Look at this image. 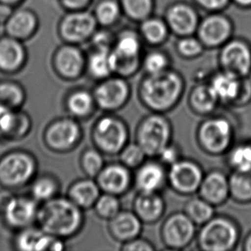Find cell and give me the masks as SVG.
<instances>
[{
    "label": "cell",
    "mask_w": 251,
    "mask_h": 251,
    "mask_svg": "<svg viewBox=\"0 0 251 251\" xmlns=\"http://www.w3.org/2000/svg\"><path fill=\"white\" fill-rule=\"evenodd\" d=\"M185 87L183 75L169 69L156 74H146L137 86V97L149 112L167 114L179 105Z\"/></svg>",
    "instance_id": "6da1fadb"
},
{
    "label": "cell",
    "mask_w": 251,
    "mask_h": 251,
    "mask_svg": "<svg viewBox=\"0 0 251 251\" xmlns=\"http://www.w3.org/2000/svg\"><path fill=\"white\" fill-rule=\"evenodd\" d=\"M84 212L66 196L59 195L40 204L36 226L48 234L66 241L82 232L86 223Z\"/></svg>",
    "instance_id": "7a4b0ae2"
},
{
    "label": "cell",
    "mask_w": 251,
    "mask_h": 251,
    "mask_svg": "<svg viewBox=\"0 0 251 251\" xmlns=\"http://www.w3.org/2000/svg\"><path fill=\"white\" fill-rule=\"evenodd\" d=\"M90 139L92 145L105 156H118L130 142L129 126L116 113L104 112L93 124Z\"/></svg>",
    "instance_id": "3957f363"
},
{
    "label": "cell",
    "mask_w": 251,
    "mask_h": 251,
    "mask_svg": "<svg viewBox=\"0 0 251 251\" xmlns=\"http://www.w3.org/2000/svg\"><path fill=\"white\" fill-rule=\"evenodd\" d=\"M39 163L34 153L11 150L0 157V188L16 191L28 187L37 176Z\"/></svg>",
    "instance_id": "277c9868"
},
{
    "label": "cell",
    "mask_w": 251,
    "mask_h": 251,
    "mask_svg": "<svg viewBox=\"0 0 251 251\" xmlns=\"http://www.w3.org/2000/svg\"><path fill=\"white\" fill-rule=\"evenodd\" d=\"M173 141V123L166 114L150 112L136 126L135 142L142 147L149 158H156Z\"/></svg>",
    "instance_id": "5b68a950"
},
{
    "label": "cell",
    "mask_w": 251,
    "mask_h": 251,
    "mask_svg": "<svg viewBox=\"0 0 251 251\" xmlns=\"http://www.w3.org/2000/svg\"><path fill=\"white\" fill-rule=\"evenodd\" d=\"M84 138V130L78 120L70 116L52 119L45 127L42 140L51 153L66 154L78 148Z\"/></svg>",
    "instance_id": "8992f818"
},
{
    "label": "cell",
    "mask_w": 251,
    "mask_h": 251,
    "mask_svg": "<svg viewBox=\"0 0 251 251\" xmlns=\"http://www.w3.org/2000/svg\"><path fill=\"white\" fill-rule=\"evenodd\" d=\"M92 91L98 110L110 113L125 108L132 96V87L128 79L117 75L99 81Z\"/></svg>",
    "instance_id": "52a82bcc"
},
{
    "label": "cell",
    "mask_w": 251,
    "mask_h": 251,
    "mask_svg": "<svg viewBox=\"0 0 251 251\" xmlns=\"http://www.w3.org/2000/svg\"><path fill=\"white\" fill-rule=\"evenodd\" d=\"M160 237L166 250L182 251L189 247L197 237V225L183 211H175L164 219Z\"/></svg>",
    "instance_id": "ba28073f"
},
{
    "label": "cell",
    "mask_w": 251,
    "mask_h": 251,
    "mask_svg": "<svg viewBox=\"0 0 251 251\" xmlns=\"http://www.w3.org/2000/svg\"><path fill=\"white\" fill-rule=\"evenodd\" d=\"M201 226L196 239L198 248L202 251H228L238 239L237 228L226 218L213 217Z\"/></svg>",
    "instance_id": "9c48e42d"
},
{
    "label": "cell",
    "mask_w": 251,
    "mask_h": 251,
    "mask_svg": "<svg viewBox=\"0 0 251 251\" xmlns=\"http://www.w3.org/2000/svg\"><path fill=\"white\" fill-rule=\"evenodd\" d=\"M203 172L197 161L183 158L167 171V185L174 193L191 197L199 190L203 179Z\"/></svg>",
    "instance_id": "30bf717a"
},
{
    "label": "cell",
    "mask_w": 251,
    "mask_h": 251,
    "mask_svg": "<svg viewBox=\"0 0 251 251\" xmlns=\"http://www.w3.org/2000/svg\"><path fill=\"white\" fill-rule=\"evenodd\" d=\"M40 203L30 195L12 194L0 214L7 227L13 231L36 225Z\"/></svg>",
    "instance_id": "8fae6325"
},
{
    "label": "cell",
    "mask_w": 251,
    "mask_h": 251,
    "mask_svg": "<svg viewBox=\"0 0 251 251\" xmlns=\"http://www.w3.org/2000/svg\"><path fill=\"white\" fill-rule=\"evenodd\" d=\"M95 180L103 193L122 197L134 188V171L119 160L112 161L105 164Z\"/></svg>",
    "instance_id": "7c38bea8"
},
{
    "label": "cell",
    "mask_w": 251,
    "mask_h": 251,
    "mask_svg": "<svg viewBox=\"0 0 251 251\" xmlns=\"http://www.w3.org/2000/svg\"><path fill=\"white\" fill-rule=\"evenodd\" d=\"M231 136V126L226 119H207L197 129V142L201 148L214 154L226 150Z\"/></svg>",
    "instance_id": "4fadbf2b"
},
{
    "label": "cell",
    "mask_w": 251,
    "mask_h": 251,
    "mask_svg": "<svg viewBox=\"0 0 251 251\" xmlns=\"http://www.w3.org/2000/svg\"><path fill=\"white\" fill-rule=\"evenodd\" d=\"M65 242L48 234L34 225L17 231L13 246L21 251H63L66 249Z\"/></svg>",
    "instance_id": "5bb4252c"
},
{
    "label": "cell",
    "mask_w": 251,
    "mask_h": 251,
    "mask_svg": "<svg viewBox=\"0 0 251 251\" xmlns=\"http://www.w3.org/2000/svg\"><path fill=\"white\" fill-rule=\"evenodd\" d=\"M168 167L157 158H148L134 171V188L137 192L162 193L167 185Z\"/></svg>",
    "instance_id": "9a60e30c"
},
{
    "label": "cell",
    "mask_w": 251,
    "mask_h": 251,
    "mask_svg": "<svg viewBox=\"0 0 251 251\" xmlns=\"http://www.w3.org/2000/svg\"><path fill=\"white\" fill-rule=\"evenodd\" d=\"M220 62L225 72L238 77L248 75L251 70V49L246 42L235 39L222 46Z\"/></svg>",
    "instance_id": "2e32d148"
},
{
    "label": "cell",
    "mask_w": 251,
    "mask_h": 251,
    "mask_svg": "<svg viewBox=\"0 0 251 251\" xmlns=\"http://www.w3.org/2000/svg\"><path fill=\"white\" fill-rule=\"evenodd\" d=\"M33 121L24 110H12L0 105V141L13 143L27 137Z\"/></svg>",
    "instance_id": "e0dca14e"
},
{
    "label": "cell",
    "mask_w": 251,
    "mask_h": 251,
    "mask_svg": "<svg viewBox=\"0 0 251 251\" xmlns=\"http://www.w3.org/2000/svg\"><path fill=\"white\" fill-rule=\"evenodd\" d=\"M63 105L67 115L81 123L92 119L98 110L92 89L85 87L70 89L65 95Z\"/></svg>",
    "instance_id": "ac0fdd59"
},
{
    "label": "cell",
    "mask_w": 251,
    "mask_h": 251,
    "mask_svg": "<svg viewBox=\"0 0 251 251\" xmlns=\"http://www.w3.org/2000/svg\"><path fill=\"white\" fill-rule=\"evenodd\" d=\"M53 68L56 75L63 81L75 82L84 74L87 63L78 49L73 47H64L55 54Z\"/></svg>",
    "instance_id": "d6986e66"
},
{
    "label": "cell",
    "mask_w": 251,
    "mask_h": 251,
    "mask_svg": "<svg viewBox=\"0 0 251 251\" xmlns=\"http://www.w3.org/2000/svg\"><path fill=\"white\" fill-rule=\"evenodd\" d=\"M132 210L143 224H156L166 214L167 201L160 192H137L133 199Z\"/></svg>",
    "instance_id": "ffe728a7"
},
{
    "label": "cell",
    "mask_w": 251,
    "mask_h": 251,
    "mask_svg": "<svg viewBox=\"0 0 251 251\" xmlns=\"http://www.w3.org/2000/svg\"><path fill=\"white\" fill-rule=\"evenodd\" d=\"M143 225L132 209H122L107 221V231L112 239L122 245L141 236Z\"/></svg>",
    "instance_id": "44dd1931"
},
{
    "label": "cell",
    "mask_w": 251,
    "mask_h": 251,
    "mask_svg": "<svg viewBox=\"0 0 251 251\" xmlns=\"http://www.w3.org/2000/svg\"><path fill=\"white\" fill-rule=\"evenodd\" d=\"M231 21L221 14H214L206 17L199 27L200 40L211 48L221 47L231 40L232 35Z\"/></svg>",
    "instance_id": "7402d4cb"
},
{
    "label": "cell",
    "mask_w": 251,
    "mask_h": 251,
    "mask_svg": "<svg viewBox=\"0 0 251 251\" xmlns=\"http://www.w3.org/2000/svg\"><path fill=\"white\" fill-rule=\"evenodd\" d=\"M27 62V52L22 41L9 35L0 38V72L13 75L20 72Z\"/></svg>",
    "instance_id": "603a6c76"
},
{
    "label": "cell",
    "mask_w": 251,
    "mask_h": 251,
    "mask_svg": "<svg viewBox=\"0 0 251 251\" xmlns=\"http://www.w3.org/2000/svg\"><path fill=\"white\" fill-rule=\"evenodd\" d=\"M95 178H77L69 185L66 197L83 211L93 209L96 201L101 194Z\"/></svg>",
    "instance_id": "cb8c5ba5"
},
{
    "label": "cell",
    "mask_w": 251,
    "mask_h": 251,
    "mask_svg": "<svg viewBox=\"0 0 251 251\" xmlns=\"http://www.w3.org/2000/svg\"><path fill=\"white\" fill-rule=\"evenodd\" d=\"M229 191V181L223 173L218 171H213L205 175L198 190L200 197L212 205L224 202Z\"/></svg>",
    "instance_id": "d4e9b609"
},
{
    "label": "cell",
    "mask_w": 251,
    "mask_h": 251,
    "mask_svg": "<svg viewBox=\"0 0 251 251\" xmlns=\"http://www.w3.org/2000/svg\"><path fill=\"white\" fill-rule=\"evenodd\" d=\"M95 27V20L86 12L74 13L65 17L62 24V34L71 41H80L90 35Z\"/></svg>",
    "instance_id": "484cf974"
},
{
    "label": "cell",
    "mask_w": 251,
    "mask_h": 251,
    "mask_svg": "<svg viewBox=\"0 0 251 251\" xmlns=\"http://www.w3.org/2000/svg\"><path fill=\"white\" fill-rule=\"evenodd\" d=\"M3 26L6 35L23 41L30 37L35 31L37 20L30 10H14Z\"/></svg>",
    "instance_id": "4316f807"
},
{
    "label": "cell",
    "mask_w": 251,
    "mask_h": 251,
    "mask_svg": "<svg viewBox=\"0 0 251 251\" xmlns=\"http://www.w3.org/2000/svg\"><path fill=\"white\" fill-rule=\"evenodd\" d=\"M28 187L29 195L40 204L59 196L62 189L58 176L49 172L38 173Z\"/></svg>",
    "instance_id": "83f0119b"
},
{
    "label": "cell",
    "mask_w": 251,
    "mask_h": 251,
    "mask_svg": "<svg viewBox=\"0 0 251 251\" xmlns=\"http://www.w3.org/2000/svg\"><path fill=\"white\" fill-rule=\"evenodd\" d=\"M219 99L210 85H196L188 95V105L192 112L199 115H206L213 112Z\"/></svg>",
    "instance_id": "f1b7e54d"
},
{
    "label": "cell",
    "mask_w": 251,
    "mask_h": 251,
    "mask_svg": "<svg viewBox=\"0 0 251 251\" xmlns=\"http://www.w3.org/2000/svg\"><path fill=\"white\" fill-rule=\"evenodd\" d=\"M168 21L171 27L181 34H191L197 28V14L185 4L174 5L168 13Z\"/></svg>",
    "instance_id": "f546056e"
},
{
    "label": "cell",
    "mask_w": 251,
    "mask_h": 251,
    "mask_svg": "<svg viewBox=\"0 0 251 251\" xmlns=\"http://www.w3.org/2000/svg\"><path fill=\"white\" fill-rule=\"evenodd\" d=\"M27 100L24 86L13 80H0V105L20 110Z\"/></svg>",
    "instance_id": "4dcf8cb0"
},
{
    "label": "cell",
    "mask_w": 251,
    "mask_h": 251,
    "mask_svg": "<svg viewBox=\"0 0 251 251\" xmlns=\"http://www.w3.org/2000/svg\"><path fill=\"white\" fill-rule=\"evenodd\" d=\"M209 85L219 100L225 101L233 100L238 95L240 87L238 76L225 71L214 75Z\"/></svg>",
    "instance_id": "1f68e13d"
},
{
    "label": "cell",
    "mask_w": 251,
    "mask_h": 251,
    "mask_svg": "<svg viewBox=\"0 0 251 251\" xmlns=\"http://www.w3.org/2000/svg\"><path fill=\"white\" fill-rule=\"evenodd\" d=\"M214 205L202 197H192L183 205V211L197 226H202L214 217Z\"/></svg>",
    "instance_id": "d6a6232c"
},
{
    "label": "cell",
    "mask_w": 251,
    "mask_h": 251,
    "mask_svg": "<svg viewBox=\"0 0 251 251\" xmlns=\"http://www.w3.org/2000/svg\"><path fill=\"white\" fill-rule=\"evenodd\" d=\"M106 164L105 155L92 145L82 150L79 157V166L85 176L95 178Z\"/></svg>",
    "instance_id": "836d02e7"
},
{
    "label": "cell",
    "mask_w": 251,
    "mask_h": 251,
    "mask_svg": "<svg viewBox=\"0 0 251 251\" xmlns=\"http://www.w3.org/2000/svg\"><path fill=\"white\" fill-rule=\"evenodd\" d=\"M87 69L92 78L97 82L112 75L111 51L109 50H98L88 59Z\"/></svg>",
    "instance_id": "e575fe53"
},
{
    "label": "cell",
    "mask_w": 251,
    "mask_h": 251,
    "mask_svg": "<svg viewBox=\"0 0 251 251\" xmlns=\"http://www.w3.org/2000/svg\"><path fill=\"white\" fill-rule=\"evenodd\" d=\"M122 202L120 197L112 194H100L95 202L93 210L95 215L103 221H108L115 217L122 210Z\"/></svg>",
    "instance_id": "d590c367"
},
{
    "label": "cell",
    "mask_w": 251,
    "mask_h": 251,
    "mask_svg": "<svg viewBox=\"0 0 251 251\" xmlns=\"http://www.w3.org/2000/svg\"><path fill=\"white\" fill-rule=\"evenodd\" d=\"M229 186L232 196L238 200L251 199V170L236 171L229 179Z\"/></svg>",
    "instance_id": "8d00e7d4"
},
{
    "label": "cell",
    "mask_w": 251,
    "mask_h": 251,
    "mask_svg": "<svg viewBox=\"0 0 251 251\" xmlns=\"http://www.w3.org/2000/svg\"><path fill=\"white\" fill-rule=\"evenodd\" d=\"M119 160L132 171L137 169L149 158L136 142H129L119 153Z\"/></svg>",
    "instance_id": "74e56055"
},
{
    "label": "cell",
    "mask_w": 251,
    "mask_h": 251,
    "mask_svg": "<svg viewBox=\"0 0 251 251\" xmlns=\"http://www.w3.org/2000/svg\"><path fill=\"white\" fill-rule=\"evenodd\" d=\"M230 163L236 171H251V145H240L235 148L230 155Z\"/></svg>",
    "instance_id": "f35d334b"
},
{
    "label": "cell",
    "mask_w": 251,
    "mask_h": 251,
    "mask_svg": "<svg viewBox=\"0 0 251 251\" xmlns=\"http://www.w3.org/2000/svg\"><path fill=\"white\" fill-rule=\"evenodd\" d=\"M114 51L126 58H139V41L132 34H125L119 39Z\"/></svg>",
    "instance_id": "ab89813d"
},
{
    "label": "cell",
    "mask_w": 251,
    "mask_h": 251,
    "mask_svg": "<svg viewBox=\"0 0 251 251\" xmlns=\"http://www.w3.org/2000/svg\"><path fill=\"white\" fill-rule=\"evenodd\" d=\"M142 30L148 41L152 43H159L167 35V28L161 21L150 19L143 24Z\"/></svg>",
    "instance_id": "60d3db41"
},
{
    "label": "cell",
    "mask_w": 251,
    "mask_h": 251,
    "mask_svg": "<svg viewBox=\"0 0 251 251\" xmlns=\"http://www.w3.org/2000/svg\"><path fill=\"white\" fill-rule=\"evenodd\" d=\"M168 65L169 60L167 56L159 51L151 52L147 56L143 62V67L146 74H156L165 72L167 70H169Z\"/></svg>",
    "instance_id": "b9f144b4"
},
{
    "label": "cell",
    "mask_w": 251,
    "mask_h": 251,
    "mask_svg": "<svg viewBox=\"0 0 251 251\" xmlns=\"http://www.w3.org/2000/svg\"><path fill=\"white\" fill-rule=\"evenodd\" d=\"M123 3L126 12L136 19L147 17L152 9V0H123Z\"/></svg>",
    "instance_id": "7bdbcfd3"
},
{
    "label": "cell",
    "mask_w": 251,
    "mask_h": 251,
    "mask_svg": "<svg viewBox=\"0 0 251 251\" xmlns=\"http://www.w3.org/2000/svg\"><path fill=\"white\" fill-rule=\"evenodd\" d=\"M183 155V150L181 146L178 143L173 141L160 151L156 158L166 167H169L182 160Z\"/></svg>",
    "instance_id": "ee69618b"
},
{
    "label": "cell",
    "mask_w": 251,
    "mask_h": 251,
    "mask_svg": "<svg viewBox=\"0 0 251 251\" xmlns=\"http://www.w3.org/2000/svg\"><path fill=\"white\" fill-rule=\"evenodd\" d=\"M119 6L113 1H105L97 8V17L103 24H112L119 15Z\"/></svg>",
    "instance_id": "f6af8a7d"
},
{
    "label": "cell",
    "mask_w": 251,
    "mask_h": 251,
    "mask_svg": "<svg viewBox=\"0 0 251 251\" xmlns=\"http://www.w3.org/2000/svg\"><path fill=\"white\" fill-rule=\"evenodd\" d=\"M202 44L194 38H185L178 43V51L180 54L185 58H194L201 54L202 51Z\"/></svg>",
    "instance_id": "bcb514c9"
},
{
    "label": "cell",
    "mask_w": 251,
    "mask_h": 251,
    "mask_svg": "<svg viewBox=\"0 0 251 251\" xmlns=\"http://www.w3.org/2000/svg\"><path fill=\"white\" fill-rule=\"evenodd\" d=\"M155 250L156 248L153 243L148 238H143L142 235L120 246V251H154Z\"/></svg>",
    "instance_id": "7dc6e473"
},
{
    "label": "cell",
    "mask_w": 251,
    "mask_h": 251,
    "mask_svg": "<svg viewBox=\"0 0 251 251\" xmlns=\"http://www.w3.org/2000/svg\"><path fill=\"white\" fill-rule=\"evenodd\" d=\"M201 6L209 10H221L228 6L231 0H197Z\"/></svg>",
    "instance_id": "c3c4849f"
},
{
    "label": "cell",
    "mask_w": 251,
    "mask_h": 251,
    "mask_svg": "<svg viewBox=\"0 0 251 251\" xmlns=\"http://www.w3.org/2000/svg\"><path fill=\"white\" fill-rule=\"evenodd\" d=\"M95 44L98 50H109V44L111 42V38L107 33L100 32L96 34L94 39Z\"/></svg>",
    "instance_id": "681fc988"
},
{
    "label": "cell",
    "mask_w": 251,
    "mask_h": 251,
    "mask_svg": "<svg viewBox=\"0 0 251 251\" xmlns=\"http://www.w3.org/2000/svg\"><path fill=\"white\" fill-rule=\"evenodd\" d=\"M13 12V6L0 2V25L5 24Z\"/></svg>",
    "instance_id": "f907efd6"
},
{
    "label": "cell",
    "mask_w": 251,
    "mask_h": 251,
    "mask_svg": "<svg viewBox=\"0 0 251 251\" xmlns=\"http://www.w3.org/2000/svg\"><path fill=\"white\" fill-rule=\"evenodd\" d=\"M88 0H64V3L72 8H79L88 3Z\"/></svg>",
    "instance_id": "816d5d0a"
},
{
    "label": "cell",
    "mask_w": 251,
    "mask_h": 251,
    "mask_svg": "<svg viewBox=\"0 0 251 251\" xmlns=\"http://www.w3.org/2000/svg\"><path fill=\"white\" fill-rule=\"evenodd\" d=\"M238 6L243 8H250L251 7V0H232Z\"/></svg>",
    "instance_id": "f5cc1de1"
},
{
    "label": "cell",
    "mask_w": 251,
    "mask_h": 251,
    "mask_svg": "<svg viewBox=\"0 0 251 251\" xmlns=\"http://www.w3.org/2000/svg\"><path fill=\"white\" fill-rule=\"evenodd\" d=\"M23 0H0L1 3H7L10 4L11 6H16L18 3H21Z\"/></svg>",
    "instance_id": "db71d44e"
},
{
    "label": "cell",
    "mask_w": 251,
    "mask_h": 251,
    "mask_svg": "<svg viewBox=\"0 0 251 251\" xmlns=\"http://www.w3.org/2000/svg\"><path fill=\"white\" fill-rule=\"evenodd\" d=\"M245 249L247 250V251H251V234L250 235V237L247 238V240H246V243H245Z\"/></svg>",
    "instance_id": "11a10c76"
}]
</instances>
